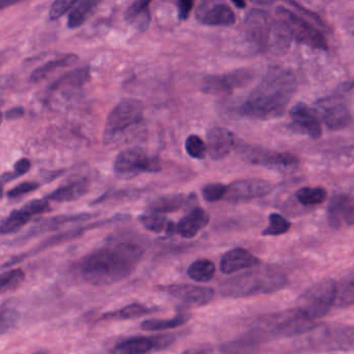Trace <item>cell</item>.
Wrapping results in <instances>:
<instances>
[{
	"label": "cell",
	"mask_w": 354,
	"mask_h": 354,
	"mask_svg": "<svg viewBox=\"0 0 354 354\" xmlns=\"http://www.w3.org/2000/svg\"><path fill=\"white\" fill-rule=\"evenodd\" d=\"M236 149L239 150L242 158L252 165H261V167H269L277 171H291V169H295L299 165L298 157L291 153L277 152V151L267 150L260 147L239 144V142Z\"/></svg>",
	"instance_id": "11"
},
{
	"label": "cell",
	"mask_w": 354,
	"mask_h": 354,
	"mask_svg": "<svg viewBox=\"0 0 354 354\" xmlns=\"http://www.w3.org/2000/svg\"><path fill=\"white\" fill-rule=\"evenodd\" d=\"M144 254V248L136 242H111L82 257L71 270L88 285L111 286L129 277Z\"/></svg>",
	"instance_id": "1"
},
{
	"label": "cell",
	"mask_w": 354,
	"mask_h": 354,
	"mask_svg": "<svg viewBox=\"0 0 354 354\" xmlns=\"http://www.w3.org/2000/svg\"><path fill=\"white\" fill-rule=\"evenodd\" d=\"M20 315L11 306H0V335L9 333L17 325Z\"/></svg>",
	"instance_id": "40"
},
{
	"label": "cell",
	"mask_w": 354,
	"mask_h": 354,
	"mask_svg": "<svg viewBox=\"0 0 354 354\" xmlns=\"http://www.w3.org/2000/svg\"><path fill=\"white\" fill-rule=\"evenodd\" d=\"M98 5L99 1H95V0H84L82 3H77L75 9L72 10L70 13L68 28L71 30L80 28Z\"/></svg>",
	"instance_id": "33"
},
{
	"label": "cell",
	"mask_w": 354,
	"mask_h": 354,
	"mask_svg": "<svg viewBox=\"0 0 354 354\" xmlns=\"http://www.w3.org/2000/svg\"><path fill=\"white\" fill-rule=\"evenodd\" d=\"M115 174L121 177H134L142 173H159L162 161L157 155L149 154L140 148H130L118 155L113 163Z\"/></svg>",
	"instance_id": "8"
},
{
	"label": "cell",
	"mask_w": 354,
	"mask_h": 354,
	"mask_svg": "<svg viewBox=\"0 0 354 354\" xmlns=\"http://www.w3.org/2000/svg\"><path fill=\"white\" fill-rule=\"evenodd\" d=\"M150 1H136L125 12V20L138 32L148 30L151 22Z\"/></svg>",
	"instance_id": "27"
},
{
	"label": "cell",
	"mask_w": 354,
	"mask_h": 354,
	"mask_svg": "<svg viewBox=\"0 0 354 354\" xmlns=\"http://www.w3.org/2000/svg\"><path fill=\"white\" fill-rule=\"evenodd\" d=\"M26 277L22 268L10 269L0 273V295L17 290L24 283Z\"/></svg>",
	"instance_id": "35"
},
{
	"label": "cell",
	"mask_w": 354,
	"mask_h": 354,
	"mask_svg": "<svg viewBox=\"0 0 354 354\" xmlns=\"http://www.w3.org/2000/svg\"><path fill=\"white\" fill-rule=\"evenodd\" d=\"M0 62H1V57H0Z\"/></svg>",
	"instance_id": "53"
},
{
	"label": "cell",
	"mask_w": 354,
	"mask_h": 354,
	"mask_svg": "<svg viewBox=\"0 0 354 354\" xmlns=\"http://www.w3.org/2000/svg\"><path fill=\"white\" fill-rule=\"evenodd\" d=\"M144 105L136 99H127L120 102L107 118L104 128L105 144H109L118 134L140 123L144 119Z\"/></svg>",
	"instance_id": "9"
},
{
	"label": "cell",
	"mask_w": 354,
	"mask_h": 354,
	"mask_svg": "<svg viewBox=\"0 0 354 354\" xmlns=\"http://www.w3.org/2000/svg\"><path fill=\"white\" fill-rule=\"evenodd\" d=\"M24 115H26V109L22 106H18L6 111L5 118L9 121H14V120L21 119Z\"/></svg>",
	"instance_id": "47"
},
{
	"label": "cell",
	"mask_w": 354,
	"mask_h": 354,
	"mask_svg": "<svg viewBox=\"0 0 354 354\" xmlns=\"http://www.w3.org/2000/svg\"><path fill=\"white\" fill-rule=\"evenodd\" d=\"M160 290L188 306H206L214 297V291L211 288L190 285V283L162 286Z\"/></svg>",
	"instance_id": "17"
},
{
	"label": "cell",
	"mask_w": 354,
	"mask_h": 354,
	"mask_svg": "<svg viewBox=\"0 0 354 354\" xmlns=\"http://www.w3.org/2000/svg\"><path fill=\"white\" fill-rule=\"evenodd\" d=\"M245 32L248 40L259 50L271 49L283 50L287 48L289 35L281 22H275L267 12L254 9L245 18Z\"/></svg>",
	"instance_id": "4"
},
{
	"label": "cell",
	"mask_w": 354,
	"mask_h": 354,
	"mask_svg": "<svg viewBox=\"0 0 354 354\" xmlns=\"http://www.w3.org/2000/svg\"><path fill=\"white\" fill-rule=\"evenodd\" d=\"M111 221H113V219H106V221L91 223V225H84V227H77V229L65 232V233L59 234V235L53 236V237L49 238V239L45 240L44 242H42V243L39 244V246H37L36 248L30 250V252H24V254H19V256H16L14 257V258L10 259V260L8 261L7 263H5V264L1 267H3V268H10V267L14 266V265L18 264V263L24 262L26 259L35 256V254H39V252L51 248V246L57 245V244L64 243V242L75 239V238L80 237V236L86 234V232L91 231V230L97 229V227H102V225L111 223Z\"/></svg>",
	"instance_id": "18"
},
{
	"label": "cell",
	"mask_w": 354,
	"mask_h": 354,
	"mask_svg": "<svg viewBox=\"0 0 354 354\" xmlns=\"http://www.w3.org/2000/svg\"><path fill=\"white\" fill-rule=\"evenodd\" d=\"M196 19L205 26H229L236 24V15L227 3L203 1L196 9Z\"/></svg>",
	"instance_id": "19"
},
{
	"label": "cell",
	"mask_w": 354,
	"mask_h": 354,
	"mask_svg": "<svg viewBox=\"0 0 354 354\" xmlns=\"http://www.w3.org/2000/svg\"><path fill=\"white\" fill-rule=\"evenodd\" d=\"M261 265V260L245 248H237L223 254L221 261V270L225 274H233L243 269H250Z\"/></svg>",
	"instance_id": "23"
},
{
	"label": "cell",
	"mask_w": 354,
	"mask_h": 354,
	"mask_svg": "<svg viewBox=\"0 0 354 354\" xmlns=\"http://www.w3.org/2000/svg\"><path fill=\"white\" fill-rule=\"evenodd\" d=\"M78 61H80V59L74 53L61 55L57 59L48 62V63L39 67L38 69L35 70L30 75V82L32 84H38V82H42L45 78L48 77L49 74L53 73V72L62 69V68L75 65Z\"/></svg>",
	"instance_id": "28"
},
{
	"label": "cell",
	"mask_w": 354,
	"mask_h": 354,
	"mask_svg": "<svg viewBox=\"0 0 354 354\" xmlns=\"http://www.w3.org/2000/svg\"><path fill=\"white\" fill-rule=\"evenodd\" d=\"M269 223L266 229L262 232L263 236H279L283 235L289 231L291 223L283 215L279 213H272L269 215Z\"/></svg>",
	"instance_id": "38"
},
{
	"label": "cell",
	"mask_w": 354,
	"mask_h": 354,
	"mask_svg": "<svg viewBox=\"0 0 354 354\" xmlns=\"http://www.w3.org/2000/svg\"><path fill=\"white\" fill-rule=\"evenodd\" d=\"M3 185H5V183L3 182L0 181V200L3 198Z\"/></svg>",
	"instance_id": "51"
},
{
	"label": "cell",
	"mask_w": 354,
	"mask_h": 354,
	"mask_svg": "<svg viewBox=\"0 0 354 354\" xmlns=\"http://www.w3.org/2000/svg\"><path fill=\"white\" fill-rule=\"evenodd\" d=\"M337 283L331 279H325L310 286L298 299L296 308L308 319H322L330 310L337 299Z\"/></svg>",
	"instance_id": "5"
},
{
	"label": "cell",
	"mask_w": 354,
	"mask_h": 354,
	"mask_svg": "<svg viewBox=\"0 0 354 354\" xmlns=\"http://www.w3.org/2000/svg\"><path fill=\"white\" fill-rule=\"evenodd\" d=\"M30 167H32L30 160H28V158L20 159L19 161L16 162L14 171L12 173L5 174L3 177L0 178V181L6 183V182L11 181V180L16 179V178L21 177V176H24V174L30 171Z\"/></svg>",
	"instance_id": "44"
},
{
	"label": "cell",
	"mask_w": 354,
	"mask_h": 354,
	"mask_svg": "<svg viewBox=\"0 0 354 354\" xmlns=\"http://www.w3.org/2000/svg\"><path fill=\"white\" fill-rule=\"evenodd\" d=\"M254 78V70L242 68L223 75L207 76L203 82L202 90L206 94L229 95L250 84Z\"/></svg>",
	"instance_id": "12"
},
{
	"label": "cell",
	"mask_w": 354,
	"mask_h": 354,
	"mask_svg": "<svg viewBox=\"0 0 354 354\" xmlns=\"http://www.w3.org/2000/svg\"><path fill=\"white\" fill-rule=\"evenodd\" d=\"M155 310H156V308H149V306L142 304H131L129 306L120 308V310L105 313L100 317V320H131V319H138L146 316V315L151 314V313H154Z\"/></svg>",
	"instance_id": "31"
},
{
	"label": "cell",
	"mask_w": 354,
	"mask_h": 354,
	"mask_svg": "<svg viewBox=\"0 0 354 354\" xmlns=\"http://www.w3.org/2000/svg\"><path fill=\"white\" fill-rule=\"evenodd\" d=\"M210 221V215L202 208H194L176 225V234L181 237L194 238L207 227Z\"/></svg>",
	"instance_id": "24"
},
{
	"label": "cell",
	"mask_w": 354,
	"mask_h": 354,
	"mask_svg": "<svg viewBox=\"0 0 354 354\" xmlns=\"http://www.w3.org/2000/svg\"><path fill=\"white\" fill-rule=\"evenodd\" d=\"M90 190V181L86 178L75 180L67 185L61 186L53 194L47 196L46 200L57 203L73 202L86 196Z\"/></svg>",
	"instance_id": "26"
},
{
	"label": "cell",
	"mask_w": 354,
	"mask_h": 354,
	"mask_svg": "<svg viewBox=\"0 0 354 354\" xmlns=\"http://www.w3.org/2000/svg\"><path fill=\"white\" fill-rule=\"evenodd\" d=\"M308 345L319 351H351L354 345L353 327L350 325L327 324L310 329Z\"/></svg>",
	"instance_id": "7"
},
{
	"label": "cell",
	"mask_w": 354,
	"mask_h": 354,
	"mask_svg": "<svg viewBox=\"0 0 354 354\" xmlns=\"http://www.w3.org/2000/svg\"><path fill=\"white\" fill-rule=\"evenodd\" d=\"M185 150L192 158L203 159L207 154L206 142L196 134L188 136L185 142Z\"/></svg>",
	"instance_id": "41"
},
{
	"label": "cell",
	"mask_w": 354,
	"mask_h": 354,
	"mask_svg": "<svg viewBox=\"0 0 354 354\" xmlns=\"http://www.w3.org/2000/svg\"><path fill=\"white\" fill-rule=\"evenodd\" d=\"M189 200V196L183 194H167L160 196L151 203L149 212L154 214H165V213L175 212L180 210Z\"/></svg>",
	"instance_id": "29"
},
{
	"label": "cell",
	"mask_w": 354,
	"mask_h": 354,
	"mask_svg": "<svg viewBox=\"0 0 354 354\" xmlns=\"http://www.w3.org/2000/svg\"><path fill=\"white\" fill-rule=\"evenodd\" d=\"M313 323L297 308H294L264 317L261 320V328L271 335L291 337L308 333L314 327Z\"/></svg>",
	"instance_id": "10"
},
{
	"label": "cell",
	"mask_w": 354,
	"mask_h": 354,
	"mask_svg": "<svg viewBox=\"0 0 354 354\" xmlns=\"http://www.w3.org/2000/svg\"><path fill=\"white\" fill-rule=\"evenodd\" d=\"M50 211V205L46 198L34 200L24 205L21 209L12 211L9 216L0 223V235H9L21 230L32 217Z\"/></svg>",
	"instance_id": "13"
},
{
	"label": "cell",
	"mask_w": 354,
	"mask_h": 354,
	"mask_svg": "<svg viewBox=\"0 0 354 354\" xmlns=\"http://www.w3.org/2000/svg\"><path fill=\"white\" fill-rule=\"evenodd\" d=\"M234 5L236 6V7H239L240 9H243L244 7H245L246 3H243V1H234Z\"/></svg>",
	"instance_id": "50"
},
{
	"label": "cell",
	"mask_w": 354,
	"mask_h": 354,
	"mask_svg": "<svg viewBox=\"0 0 354 354\" xmlns=\"http://www.w3.org/2000/svg\"><path fill=\"white\" fill-rule=\"evenodd\" d=\"M91 80V70L88 67L80 68V69L70 71L51 84L50 92H57L67 88H78L84 86Z\"/></svg>",
	"instance_id": "30"
},
{
	"label": "cell",
	"mask_w": 354,
	"mask_h": 354,
	"mask_svg": "<svg viewBox=\"0 0 354 354\" xmlns=\"http://www.w3.org/2000/svg\"><path fill=\"white\" fill-rule=\"evenodd\" d=\"M190 279L198 283L211 281L215 274V265L209 259H198L194 261L187 270Z\"/></svg>",
	"instance_id": "34"
},
{
	"label": "cell",
	"mask_w": 354,
	"mask_h": 354,
	"mask_svg": "<svg viewBox=\"0 0 354 354\" xmlns=\"http://www.w3.org/2000/svg\"><path fill=\"white\" fill-rule=\"evenodd\" d=\"M297 90L293 72L281 67L267 71L241 106L240 113L254 120L281 117Z\"/></svg>",
	"instance_id": "2"
},
{
	"label": "cell",
	"mask_w": 354,
	"mask_h": 354,
	"mask_svg": "<svg viewBox=\"0 0 354 354\" xmlns=\"http://www.w3.org/2000/svg\"><path fill=\"white\" fill-rule=\"evenodd\" d=\"M274 186L270 182L259 178L237 180L227 186L225 198L233 202L254 200L270 194Z\"/></svg>",
	"instance_id": "16"
},
{
	"label": "cell",
	"mask_w": 354,
	"mask_h": 354,
	"mask_svg": "<svg viewBox=\"0 0 354 354\" xmlns=\"http://www.w3.org/2000/svg\"><path fill=\"white\" fill-rule=\"evenodd\" d=\"M237 145V138L225 128L213 127L207 133V152L214 160L227 157Z\"/></svg>",
	"instance_id": "21"
},
{
	"label": "cell",
	"mask_w": 354,
	"mask_h": 354,
	"mask_svg": "<svg viewBox=\"0 0 354 354\" xmlns=\"http://www.w3.org/2000/svg\"><path fill=\"white\" fill-rule=\"evenodd\" d=\"M93 214L90 213H80V214H71V215H59V216L53 217V218L46 219L43 221L42 223H39L36 227H32L28 234L22 236L20 240L30 239L35 236L41 235V234L46 233V232L53 231V230L59 229V227H64L68 223H77V221H88L92 218Z\"/></svg>",
	"instance_id": "25"
},
{
	"label": "cell",
	"mask_w": 354,
	"mask_h": 354,
	"mask_svg": "<svg viewBox=\"0 0 354 354\" xmlns=\"http://www.w3.org/2000/svg\"><path fill=\"white\" fill-rule=\"evenodd\" d=\"M354 302V283L353 277H346L337 285V299L335 304L339 308H348L351 306Z\"/></svg>",
	"instance_id": "37"
},
{
	"label": "cell",
	"mask_w": 354,
	"mask_h": 354,
	"mask_svg": "<svg viewBox=\"0 0 354 354\" xmlns=\"http://www.w3.org/2000/svg\"><path fill=\"white\" fill-rule=\"evenodd\" d=\"M194 3L190 1V0H181L178 3V8H179V19L184 21L189 17L190 13H192V9H194Z\"/></svg>",
	"instance_id": "46"
},
{
	"label": "cell",
	"mask_w": 354,
	"mask_h": 354,
	"mask_svg": "<svg viewBox=\"0 0 354 354\" xmlns=\"http://www.w3.org/2000/svg\"><path fill=\"white\" fill-rule=\"evenodd\" d=\"M285 273L273 265H259L221 283V293L232 298L250 297L279 291L287 285Z\"/></svg>",
	"instance_id": "3"
},
{
	"label": "cell",
	"mask_w": 354,
	"mask_h": 354,
	"mask_svg": "<svg viewBox=\"0 0 354 354\" xmlns=\"http://www.w3.org/2000/svg\"><path fill=\"white\" fill-rule=\"evenodd\" d=\"M40 183H37V182H22L21 184L16 186V187L12 188V189L8 192V198H11V200L21 198V196H26V194H30V192L38 189V188H40Z\"/></svg>",
	"instance_id": "45"
},
{
	"label": "cell",
	"mask_w": 354,
	"mask_h": 354,
	"mask_svg": "<svg viewBox=\"0 0 354 354\" xmlns=\"http://www.w3.org/2000/svg\"><path fill=\"white\" fill-rule=\"evenodd\" d=\"M189 315L185 313H179L177 316L171 319H152V320H146L140 324L144 330L158 331L165 330V329L177 328L182 326L189 321Z\"/></svg>",
	"instance_id": "32"
},
{
	"label": "cell",
	"mask_w": 354,
	"mask_h": 354,
	"mask_svg": "<svg viewBox=\"0 0 354 354\" xmlns=\"http://www.w3.org/2000/svg\"><path fill=\"white\" fill-rule=\"evenodd\" d=\"M290 117L294 125L313 140H318L322 136L320 119L318 113L304 103H297L290 111Z\"/></svg>",
	"instance_id": "22"
},
{
	"label": "cell",
	"mask_w": 354,
	"mask_h": 354,
	"mask_svg": "<svg viewBox=\"0 0 354 354\" xmlns=\"http://www.w3.org/2000/svg\"><path fill=\"white\" fill-rule=\"evenodd\" d=\"M275 14L281 26L289 35L290 39H294L296 42L301 43L310 48L320 49V50L328 49V44L323 32L310 24L308 20L283 7L277 8Z\"/></svg>",
	"instance_id": "6"
},
{
	"label": "cell",
	"mask_w": 354,
	"mask_h": 354,
	"mask_svg": "<svg viewBox=\"0 0 354 354\" xmlns=\"http://www.w3.org/2000/svg\"><path fill=\"white\" fill-rule=\"evenodd\" d=\"M327 219L333 229H341L343 225L351 227L354 223L353 198L349 194H337L329 202Z\"/></svg>",
	"instance_id": "20"
},
{
	"label": "cell",
	"mask_w": 354,
	"mask_h": 354,
	"mask_svg": "<svg viewBox=\"0 0 354 354\" xmlns=\"http://www.w3.org/2000/svg\"><path fill=\"white\" fill-rule=\"evenodd\" d=\"M318 111L325 125L333 131L345 129L351 124L352 118L349 109L343 100L337 97H329L318 102Z\"/></svg>",
	"instance_id": "15"
},
{
	"label": "cell",
	"mask_w": 354,
	"mask_h": 354,
	"mask_svg": "<svg viewBox=\"0 0 354 354\" xmlns=\"http://www.w3.org/2000/svg\"><path fill=\"white\" fill-rule=\"evenodd\" d=\"M140 221L142 225L149 231L153 233H167V227H169L171 221H167V217L162 215L154 214V213H147L140 217Z\"/></svg>",
	"instance_id": "39"
},
{
	"label": "cell",
	"mask_w": 354,
	"mask_h": 354,
	"mask_svg": "<svg viewBox=\"0 0 354 354\" xmlns=\"http://www.w3.org/2000/svg\"><path fill=\"white\" fill-rule=\"evenodd\" d=\"M3 113H1V111H0V125H1V122H3Z\"/></svg>",
	"instance_id": "52"
},
{
	"label": "cell",
	"mask_w": 354,
	"mask_h": 354,
	"mask_svg": "<svg viewBox=\"0 0 354 354\" xmlns=\"http://www.w3.org/2000/svg\"><path fill=\"white\" fill-rule=\"evenodd\" d=\"M76 5H77L76 0H57L51 5L49 18L50 20H57Z\"/></svg>",
	"instance_id": "43"
},
{
	"label": "cell",
	"mask_w": 354,
	"mask_h": 354,
	"mask_svg": "<svg viewBox=\"0 0 354 354\" xmlns=\"http://www.w3.org/2000/svg\"><path fill=\"white\" fill-rule=\"evenodd\" d=\"M182 354H213L212 348L208 346H200V347L190 348L185 350Z\"/></svg>",
	"instance_id": "48"
},
{
	"label": "cell",
	"mask_w": 354,
	"mask_h": 354,
	"mask_svg": "<svg viewBox=\"0 0 354 354\" xmlns=\"http://www.w3.org/2000/svg\"><path fill=\"white\" fill-rule=\"evenodd\" d=\"M174 342V335L154 337H131L115 344V354H148L169 347Z\"/></svg>",
	"instance_id": "14"
},
{
	"label": "cell",
	"mask_w": 354,
	"mask_h": 354,
	"mask_svg": "<svg viewBox=\"0 0 354 354\" xmlns=\"http://www.w3.org/2000/svg\"><path fill=\"white\" fill-rule=\"evenodd\" d=\"M227 192V185L221 183H211L203 187V198L207 202L214 203L225 198Z\"/></svg>",
	"instance_id": "42"
},
{
	"label": "cell",
	"mask_w": 354,
	"mask_h": 354,
	"mask_svg": "<svg viewBox=\"0 0 354 354\" xmlns=\"http://www.w3.org/2000/svg\"><path fill=\"white\" fill-rule=\"evenodd\" d=\"M16 3H17V1H3V0H0V10L11 7V6L16 5Z\"/></svg>",
	"instance_id": "49"
},
{
	"label": "cell",
	"mask_w": 354,
	"mask_h": 354,
	"mask_svg": "<svg viewBox=\"0 0 354 354\" xmlns=\"http://www.w3.org/2000/svg\"><path fill=\"white\" fill-rule=\"evenodd\" d=\"M296 198L304 206H316L322 204L327 198V192L320 186L317 187H302L296 192Z\"/></svg>",
	"instance_id": "36"
}]
</instances>
